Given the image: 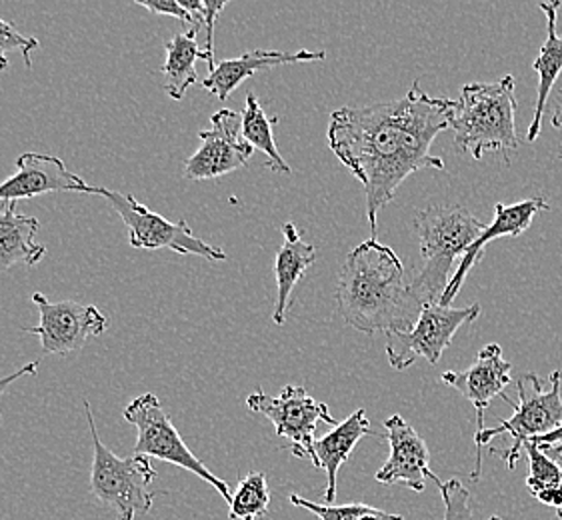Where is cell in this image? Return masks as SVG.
Returning <instances> with one entry per match:
<instances>
[{"label": "cell", "instance_id": "cell-1", "mask_svg": "<svg viewBox=\"0 0 562 520\" xmlns=\"http://www.w3.org/2000/svg\"><path fill=\"white\" fill-rule=\"evenodd\" d=\"M452 104V99L430 97L415 80L403 99L342 106L330 114L328 147L364 186L372 238L379 233L381 208L393 203L411 174L445 169L430 147L449 131Z\"/></svg>", "mask_w": 562, "mask_h": 520}, {"label": "cell", "instance_id": "cell-2", "mask_svg": "<svg viewBox=\"0 0 562 520\" xmlns=\"http://www.w3.org/2000/svg\"><path fill=\"white\" fill-rule=\"evenodd\" d=\"M337 305L345 323L364 335L406 332L425 308L405 283L401 257L376 238L360 242L342 262Z\"/></svg>", "mask_w": 562, "mask_h": 520}, {"label": "cell", "instance_id": "cell-3", "mask_svg": "<svg viewBox=\"0 0 562 520\" xmlns=\"http://www.w3.org/2000/svg\"><path fill=\"white\" fill-rule=\"evenodd\" d=\"M515 116L517 97L510 75L496 82L467 84L450 111L454 145L461 152H471L474 160L483 159L484 152H503L508 167L520 145Z\"/></svg>", "mask_w": 562, "mask_h": 520}, {"label": "cell", "instance_id": "cell-4", "mask_svg": "<svg viewBox=\"0 0 562 520\" xmlns=\"http://www.w3.org/2000/svg\"><path fill=\"white\" fill-rule=\"evenodd\" d=\"M423 269L411 281V293L423 306L440 303L449 289L454 260L462 259L483 235L484 225L461 204L428 206L415 216Z\"/></svg>", "mask_w": 562, "mask_h": 520}, {"label": "cell", "instance_id": "cell-5", "mask_svg": "<svg viewBox=\"0 0 562 520\" xmlns=\"http://www.w3.org/2000/svg\"><path fill=\"white\" fill-rule=\"evenodd\" d=\"M561 371H554L549 376V388L542 386L539 374H525L518 378V403L510 400L505 396L513 408L515 415L508 420H503L496 425L495 429H484L483 434L474 437L476 444V459H474V471L471 478L479 481L481 478V468H483V449L493 441L495 437H501L503 432L513 437L510 446L505 453H498L503 456L508 468H515L520 459V451L525 444L530 441H537L539 437L549 434L552 430L559 429L562 425V396H561Z\"/></svg>", "mask_w": 562, "mask_h": 520}, {"label": "cell", "instance_id": "cell-6", "mask_svg": "<svg viewBox=\"0 0 562 520\" xmlns=\"http://www.w3.org/2000/svg\"><path fill=\"white\" fill-rule=\"evenodd\" d=\"M82 407L94 444V459L90 471L92 497L104 509L111 510L116 519L135 520L136 515L153 509L155 493L150 490V485L157 478V471L153 468L147 456L135 454L131 459H119L101 441L89 400H85Z\"/></svg>", "mask_w": 562, "mask_h": 520}, {"label": "cell", "instance_id": "cell-7", "mask_svg": "<svg viewBox=\"0 0 562 520\" xmlns=\"http://www.w3.org/2000/svg\"><path fill=\"white\" fill-rule=\"evenodd\" d=\"M124 419L135 425L138 430L136 437L135 454L158 459L165 463L177 464L180 468L199 476L204 483L218 490V495L231 505L233 493L223 478L213 475L203 461H199L187 442L182 441L179 430L170 422L157 395L145 393L136 396L135 400L124 408Z\"/></svg>", "mask_w": 562, "mask_h": 520}, {"label": "cell", "instance_id": "cell-8", "mask_svg": "<svg viewBox=\"0 0 562 520\" xmlns=\"http://www.w3.org/2000/svg\"><path fill=\"white\" fill-rule=\"evenodd\" d=\"M90 194H101L114 211L121 215L131 237L128 242L135 249H169L179 255H194L206 260H225V250L209 245L203 238L194 237L187 221L170 223L165 216L153 213L148 206L138 203L133 194L109 191L102 186H90Z\"/></svg>", "mask_w": 562, "mask_h": 520}, {"label": "cell", "instance_id": "cell-9", "mask_svg": "<svg viewBox=\"0 0 562 520\" xmlns=\"http://www.w3.org/2000/svg\"><path fill=\"white\" fill-rule=\"evenodd\" d=\"M248 410L262 415L274 425L277 434L289 442V449L296 459H308L318 468L315 453L316 425L323 420L330 427H337L325 403L304 391V386L289 385L279 396H269L255 391L247 398Z\"/></svg>", "mask_w": 562, "mask_h": 520}, {"label": "cell", "instance_id": "cell-10", "mask_svg": "<svg viewBox=\"0 0 562 520\" xmlns=\"http://www.w3.org/2000/svg\"><path fill=\"white\" fill-rule=\"evenodd\" d=\"M481 315V305L442 306L440 303L423 308L415 328L406 332H386V357L394 371H406L418 359L437 364L447 351L459 328Z\"/></svg>", "mask_w": 562, "mask_h": 520}, {"label": "cell", "instance_id": "cell-11", "mask_svg": "<svg viewBox=\"0 0 562 520\" xmlns=\"http://www.w3.org/2000/svg\"><path fill=\"white\" fill-rule=\"evenodd\" d=\"M33 303L41 313L36 327L24 328L41 339L45 354L77 352L92 337H101L109 328V318L97 306L80 305L72 301L50 303L45 294L33 293Z\"/></svg>", "mask_w": 562, "mask_h": 520}, {"label": "cell", "instance_id": "cell-12", "mask_svg": "<svg viewBox=\"0 0 562 520\" xmlns=\"http://www.w3.org/2000/svg\"><path fill=\"white\" fill-rule=\"evenodd\" d=\"M201 147L184 165V179L211 181L247 167L255 148L243 138V116L235 111H216L211 126L199 133Z\"/></svg>", "mask_w": 562, "mask_h": 520}, {"label": "cell", "instance_id": "cell-13", "mask_svg": "<svg viewBox=\"0 0 562 520\" xmlns=\"http://www.w3.org/2000/svg\"><path fill=\"white\" fill-rule=\"evenodd\" d=\"M65 191L90 194V186L79 174L70 172L58 157L24 152L16 159L14 174L0 182V203H16L41 194Z\"/></svg>", "mask_w": 562, "mask_h": 520}, {"label": "cell", "instance_id": "cell-14", "mask_svg": "<svg viewBox=\"0 0 562 520\" xmlns=\"http://www.w3.org/2000/svg\"><path fill=\"white\" fill-rule=\"evenodd\" d=\"M384 430L391 454L383 468L376 473V481L383 485H403L415 493H423L427 488V478H439L428 466L430 453L427 442L418 437L411 425H406L401 415L384 420Z\"/></svg>", "mask_w": 562, "mask_h": 520}, {"label": "cell", "instance_id": "cell-15", "mask_svg": "<svg viewBox=\"0 0 562 520\" xmlns=\"http://www.w3.org/2000/svg\"><path fill=\"white\" fill-rule=\"evenodd\" d=\"M513 364L503 359V349L498 344H486L481 349L476 362L471 369L461 373L442 374V383L459 391L476 410V432L474 437L484 432V412L491 407L493 398L505 395L506 386L513 383L510 378Z\"/></svg>", "mask_w": 562, "mask_h": 520}, {"label": "cell", "instance_id": "cell-16", "mask_svg": "<svg viewBox=\"0 0 562 520\" xmlns=\"http://www.w3.org/2000/svg\"><path fill=\"white\" fill-rule=\"evenodd\" d=\"M549 208H551V206H549L544 196H535V199H527V201H520V203L515 204H496L495 221H493L488 227H484L483 235L476 238L473 242V247L464 252L461 264H459L457 272L452 274L449 289H447V293L442 296L440 305L450 306L454 303L457 294L461 293L464 279L469 276V272L473 271L474 267L483 259L486 245H491L496 238L520 237V235L530 227V223L535 221V216L542 213V211H549Z\"/></svg>", "mask_w": 562, "mask_h": 520}, {"label": "cell", "instance_id": "cell-17", "mask_svg": "<svg viewBox=\"0 0 562 520\" xmlns=\"http://www.w3.org/2000/svg\"><path fill=\"white\" fill-rule=\"evenodd\" d=\"M325 50H299V53H279V50H250L238 58H228L218 63L209 77L203 80L204 91L213 92L221 101H226L231 92L237 91L245 80L255 77L260 70L281 67V65H296V63H315L325 60Z\"/></svg>", "mask_w": 562, "mask_h": 520}, {"label": "cell", "instance_id": "cell-18", "mask_svg": "<svg viewBox=\"0 0 562 520\" xmlns=\"http://www.w3.org/2000/svg\"><path fill=\"white\" fill-rule=\"evenodd\" d=\"M369 434H371V420L367 417V410L359 408L323 439H316L315 453L318 459V468L326 473V505H333L337 498V476L340 466L349 461L355 446Z\"/></svg>", "mask_w": 562, "mask_h": 520}, {"label": "cell", "instance_id": "cell-19", "mask_svg": "<svg viewBox=\"0 0 562 520\" xmlns=\"http://www.w3.org/2000/svg\"><path fill=\"white\" fill-rule=\"evenodd\" d=\"M281 249L277 252L274 260V276H277V305L272 313V323L282 327L286 320V310L291 305L294 286L303 279L304 272L308 267H313L316 260V249L313 245L304 242L299 228L294 223H284L282 225Z\"/></svg>", "mask_w": 562, "mask_h": 520}, {"label": "cell", "instance_id": "cell-20", "mask_svg": "<svg viewBox=\"0 0 562 520\" xmlns=\"http://www.w3.org/2000/svg\"><path fill=\"white\" fill-rule=\"evenodd\" d=\"M38 221L16 213V203L0 206V272L11 271L16 264L33 267L46 255V247L36 242Z\"/></svg>", "mask_w": 562, "mask_h": 520}, {"label": "cell", "instance_id": "cell-21", "mask_svg": "<svg viewBox=\"0 0 562 520\" xmlns=\"http://www.w3.org/2000/svg\"><path fill=\"white\" fill-rule=\"evenodd\" d=\"M562 9V0L557 2H540V11L547 16V41L540 46V55L532 63V68L539 72V94L535 104V116L527 133V140L535 143L542 128V116L547 102L551 97L552 87L562 72V36L557 33V12Z\"/></svg>", "mask_w": 562, "mask_h": 520}, {"label": "cell", "instance_id": "cell-22", "mask_svg": "<svg viewBox=\"0 0 562 520\" xmlns=\"http://www.w3.org/2000/svg\"><path fill=\"white\" fill-rule=\"evenodd\" d=\"M199 26H192L187 33L175 34L167 48V60L160 67V75L167 79L165 91L169 92L170 99L182 101L187 91L199 80L196 75V63L204 60L209 65L206 53L201 50L196 43Z\"/></svg>", "mask_w": 562, "mask_h": 520}, {"label": "cell", "instance_id": "cell-23", "mask_svg": "<svg viewBox=\"0 0 562 520\" xmlns=\"http://www.w3.org/2000/svg\"><path fill=\"white\" fill-rule=\"evenodd\" d=\"M279 123V116L269 118L265 109L257 101L255 92H248L247 102H245V111H243V138L247 140L255 150H260L267 155V167L274 172L282 174H293V169L289 167V162L282 159L277 143H274V125Z\"/></svg>", "mask_w": 562, "mask_h": 520}, {"label": "cell", "instance_id": "cell-24", "mask_svg": "<svg viewBox=\"0 0 562 520\" xmlns=\"http://www.w3.org/2000/svg\"><path fill=\"white\" fill-rule=\"evenodd\" d=\"M530 473L527 487L530 495L542 505L557 509V517L562 520V464L554 461L551 454L544 453L535 442H527Z\"/></svg>", "mask_w": 562, "mask_h": 520}, {"label": "cell", "instance_id": "cell-25", "mask_svg": "<svg viewBox=\"0 0 562 520\" xmlns=\"http://www.w3.org/2000/svg\"><path fill=\"white\" fill-rule=\"evenodd\" d=\"M270 505V488L265 473H248L238 481L231 500V520H259L267 515Z\"/></svg>", "mask_w": 562, "mask_h": 520}, {"label": "cell", "instance_id": "cell-26", "mask_svg": "<svg viewBox=\"0 0 562 520\" xmlns=\"http://www.w3.org/2000/svg\"><path fill=\"white\" fill-rule=\"evenodd\" d=\"M291 502L294 507L311 510L321 520H405L401 515H393L386 510L367 507L360 502H350V505H316L306 498L293 495Z\"/></svg>", "mask_w": 562, "mask_h": 520}, {"label": "cell", "instance_id": "cell-27", "mask_svg": "<svg viewBox=\"0 0 562 520\" xmlns=\"http://www.w3.org/2000/svg\"><path fill=\"white\" fill-rule=\"evenodd\" d=\"M440 497L445 502V519L442 520H479L474 517L473 505H471V493L464 488L459 478H450L447 483L440 481L437 485ZM484 520H503L498 517H488Z\"/></svg>", "mask_w": 562, "mask_h": 520}, {"label": "cell", "instance_id": "cell-28", "mask_svg": "<svg viewBox=\"0 0 562 520\" xmlns=\"http://www.w3.org/2000/svg\"><path fill=\"white\" fill-rule=\"evenodd\" d=\"M34 48H38V41L36 38L24 36L11 23L0 19V72H4L9 68L7 55L12 53V50H21L24 57V65L29 68L33 67L31 53H33Z\"/></svg>", "mask_w": 562, "mask_h": 520}, {"label": "cell", "instance_id": "cell-29", "mask_svg": "<svg viewBox=\"0 0 562 520\" xmlns=\"http://www.w3.org/2000/svg\"><path fill=\"white\" fill-rule=\"evenodd\" d=\"M136 4L143 7V9H147V11L155 12V14L175 16V19H179L182 23H191L192 26H199V24L194 23V19H192L191 14L180 7L179 0H157V2L136 0Z\"/></svg>", "mask_w": 562, "mask_h": 520}, {"label": "cell", "instance_id": "cell-30", "mask_svg": "<svg viewBox=\"0 0 562 520\" xmlns=\"http://www.w3.org/2000/svg\"><path fill=\"white\" fill-rule=\"evenodd\" d=\"M535 442L537 446H540L544 453L549 454H562V425L557 430H552L544 437H539Z\"/></svg>", "mask_w": 562, "mask_h": 520}, {"label": "cell", "instance_id": "cell-31", "mask_svg": "<svg viewBox=\"0 0 562 520\" xmlns=\"http://www.w3.org/2000/svg\"><path fill=\"white\" fill-rule=\"evenodd\" d=\"M38 373V361L29 362V364H24L23 369H19L16 373L9 374V376H4V378H0V398L2 395L7 393V388L14 383V381H19V378H23L26 374H36ZM0 425H2V417H0Z\"/></svg>", "mask_w": 562, "mask_h": 520}, {"label": "cell", "instance_id": "cell-32", "mask_svg": "<svg viewBox=\"0 0 562 520\" xmlns=\"http://www.w3.org/2000/svg\"><path fill=\"white\" fill-rule=\"evenodd\" d=\"M552 126L554 128H562V91H561V99H559V102H557V106H554V113H552ZM559 160H562V148L561 152H559Z\"/></svg>", "mask_w": 562, "mask_h": 520}, {"label": "cell", "instance_id": "cell-33", "mask_svg": "<svg viewBox=\"0 0 562 520\" xmlns=\"http://www.w3.org/2000/svg\"><path fill=\"white\" fill-rule=\"evenodd\" d=\"M551 456H554V459H557V461L562 464V454H551Z\"/></svg>", "mask_w": 562, "mask_h": 520}]
</instances>
